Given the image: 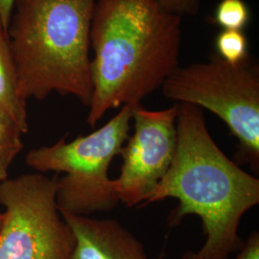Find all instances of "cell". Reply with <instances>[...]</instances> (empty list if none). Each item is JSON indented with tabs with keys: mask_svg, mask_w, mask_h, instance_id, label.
Returning <instances> with one entry per match:
<instances>
[{
	"mask_svg": "<svg viewBox=\"0 0 259 259\" xmlns=\"http://www.w3.org/2000/svg\"><path fill=\"white\" fill-rule=\"evenodd\" d=\"M178 104V103H177ZM177 148L172 164L140 207L176 199L167 225L178 227L185 217L201 219L205 241L182 259H227L242 248L239 228L244 215L259 204V179L246 172L217 145L204 111L178 104Z\"/></svg>",
	"mask_w": 259,
	"mask_h": 259,
	"instance_id": "1",
	"label": "cell"
},
{
	"mask_svg": "<svg viewBox=\"0 0 259 259\" xmlns=\"http://www.w3.org/2000/svg\"><path fill=\"white\" fill-rule=\"evenodd\" d=\"M182 18L156 0H96L91 26L93 93L87 123L137 106L179 66Z\"/></svg>",
	"mask_w": 259,
	"mask_h": 259,
	"instance_id": "2",
	"label": "cell"
},
{
	"mask_svg": "<svg viewBox=\"0 0 259 259\" xmlns=\"http://www.w3.org/2000/svg\"><path fill=\"white\" fill-rule=\"evenodd\" d=\"M95 1L16 0L7 32L25 101L45 100L57 93L89 107Z\"/></svg>",
	"mask_w": 259,
	"mask_h": 259,
	"instance_id": "3",
	"label": "cell"
},
{
	"mask_svg": "<svg viewBox=\"0 0 259 259\" xmlns=\"http://www.w3.org/2000/svg\"><path fill=\"white\" fill-rule=\"evenodd\" d=\"M126 105L111 120L87 136L32 149L26 164L35 172L58 175L57 204L62 215L92 216L112 211L119 203L109 172L129 138L133 109Z\"/></svg>",
	"mask_w": 259,
	"mask_h": 259,
	"instance_id": "4",
	"label": "cell"
},
{
	"mask_svg": "<svg viewBox=\"0 0 259 259\" xmlns=\"http://www.w3.org/2000/svg\"><path fill=\"white\" fill-rule=\"evenodd\" d=\"M174 102L211 111L236 139L235 160L259 172V69L249 59L238 65L217 54L205 63L178 66L160 89Z\"/></svg>",
	"mask_w": 259,
	"mask_h": 259,
	"instance_id": "5",
	"label": "cell"
},
{
	"mask_svg": "<svg viewBox=\"0 0 259 259\" xmlns=\"http://www.w3.org/2000/svg\"><path fill=\"white\" fill-rule=\"evenodd\" d=\"M58 176L34 172L0 182V259H70L74 235L57 204Z\"/></svg>",
	"mask_w": 259,
	"mask_h": 259,
	"instance_id": "6",
	"label": "cell"
},
{
	"mask_svg": "<svg viewBox=\"0 0 259 259\" xmlns=\"http://www.w3.org/2000/svg\"><path fill=\"white\" fill-rule=\"evenodd\" d=\"M178 104L152 111L142 105L133 109L134 134L121 149L120 174L112 179L119 203L140 206L171 166L177 148Z\"/></svg>",
	"mask_w": 259,
	"mask_h": 259,
	"instance_id": "7",
	"label": "cell"
},
{
	"mask_svg": "<svg viewBox=\"0 0 259 259\" xmlns=\"http://www.w3.org/2000/svg\"><path fill=\"white\" fill-rule=\"evenodd\" d=\"M63 217L74 235L70 259H149L143 244L116 220Z\"/></svg>",
	"mask_w": 259,
	"mask_h": 259,
	"instance_id": "8",
	"label": "cell"
},
{
	"mask_svg": "<svg viewBox=\"0 0 259 259\" xmlns=\"http://www.w3.org/2000/svg\"><path fill=\"white\" fill-rule=\"evenodd\" d=\"M26 103L19 93L17 68L8 32L0 20V109L23 134L29 130Z\"/></svg>",
	"mask_w": 259,
	"mask_h": 259,
	"instance_id": "9",
	"label": "cell"
},
{
	"mask_svg": "<svg viewBox=\"0 0 259 259\" xmlns=\"http://www.w3.org/2000/svg\"><path fill=\"white\" fill-rule=\"evenodd\" d=\"M23 132L0 109V182L9 178L10 168L24 147Z\"/></svg>",
	"mask_w": 259,
	"mask_h": 259,
	"instance_id": "10",
	"label": "cell"
},
{
	"mask_svg": "<svg viewBox=\"0 0 259 259\" xmlns=\"http://www.w3.org/2000/svg\"><path fill=\"white\" fill-rule=\"evenodd\" d=\"M217 55L229 64L238 65L249 55V42L246 35L238 30H223L216 37Z\"/></svg>",
	"mask_w": 259,
	"mask_h": 259,
	"instance_id": "11",
	"label": "cell"
},
{
	"mask_svg": "<svg viewBox=\"0 0 259 259\" xmlns=\"http://www.w3.org/2000/svg\"><path fill=\"white\" fill-rule=\"evenodd\" d=\"M210 20L224 30L242 31L249 23L250 10L243 0H221Z\"/></svg>",
	"mask_w": 259,
	"mask_h": 259,
	"instance_id": "12",
	"label": "cell"
},
{
	"mask_svg": "<svg viewBox=\"0 0 259 259\" xmlns=\"http://www.w3.org/2000/svg\"><path fill=\"white\" fill-rule=\"evenodd\" d=\"M164 9L179 17L195 15L200 8L201 0H156Z\"/></svg>",
	"mask_w": 259,
	"mask_h": 259,
	"instance_id": "13",
	"label": "cell"
},
{
	"mask_svg": "<svg viewBox=\"0 0 259 259\" xmlns=\"http://www.w3.org/2000/svg\"><path fill=\"white\" fill-rule=\"evenodd\" d=\"M233 259H259V232H251Z\"/></svg>",
	"mask_w": 259,
	"mask_h": 259,
	"instance_id": "14",
	"label": "cell"
},
{
	"mask_svg": "<svg viewBox=\"0 0 259 259\" xmlns=\"http://www.w3.org/2000/svg\"><path fill=\"white\" fill-rule=\"evenodd\" d=\"M15 4L16 0H0V20L7 30L12 19Z\"/></svg>",
	"mask_w": 259,
	"mask_h": 259,
	"instance_id": "15",
	"label": "cell"
},
{
	"mask_svg": "<svg viewBox=\"0 0 259 259\" xmlns=\"http://www.w3.org/2000/svg\"><path fill=\"white\" fill-rule=\"evenodd\" d=\"M3 219H4V215H3L2 211H0V229H1V226H2V223H3Z\"/></svg>",
	"mask_w": 259,
	"mask_h": 259,
	"instance_id": "16",
	"label": "cell"
}]
</instances>
